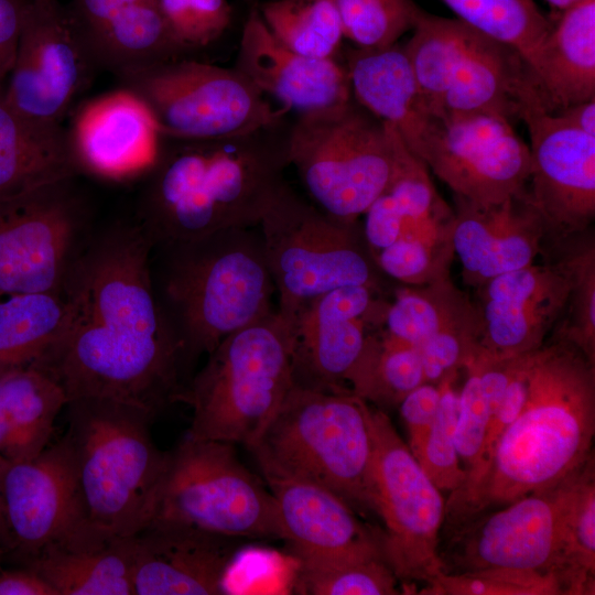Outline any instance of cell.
<instances>
[{
  "mask_svg": "<svg viewBox=\"0 0 595 595\" xmlns=\"http://www.w3.org/2000/svg\"><path fill=\"white\" fill-rule=\"evenodd\" d=\"M386 298L369 285L337 288L285 320L293 336L294 383L350 392L348 379L370 335L383 325Z\"/></svg>",
  "mask_w": 595,
  "mask_h": 595,
  "instance_id": "21",
  "label": "cell"
},
{
  "mask_svg": "<svg viewBox=\"0 0 595 595\" xmlns=\"http://www.w3.org/2000/svg\"><path fill=\"white\" fill-rule=\"evenodd\" d=\"M0 595H57L34 571H10L0 574Z\"/></svg>",
  "mask_w": 595,
  "mask_h": 595,
  "instance_id": "51",
  "label": "cell"
},
{
  "mask_svg": "<svg viewBox=\"0 0 595 595\" xmlns=\"http://www.w3.org/2000/svg\"><path fill=\"white\" fill-rule=\"evenodd\" d=\"M234 67L296 115L353 97L343 62L306 57L288 48L267 28L256 6L249 7Z\"/></svg>",
  "mask_w": 595,
  "mask_h": 595,
  "instance_id": "25",
  "label": "cell"
},
{
  "mask_svg": "<svg viewBox=\"0 0 595 595\" xmlns=\"http://www.w3.org/2000/svg\"><path fill=\"white\" fill-rule=\"evenodd\" d=\"M149 526L234 539H281L274 498L240 462L234 444L188 434L169 452Z\"/></svg>",
  "mask_w": 595,
  "mask_h": 595,
  "instance_id": "11",
  "label": "cell"
},
{
  "mask_svg": "<svg viewBox=\"0 0 595 595\" xmlns=\"http://www.w3.org/2000/svg\"><path fill=\"white\" fill-rule=\"evenodd\" d=\"M544 1L552 8V10L560 12L571 7L572 4H574L575 2L580 0H544Z\"/></svg>",
  "mask_w": 595,
  "mask_h": 595,
  "instance_id": "54",
  "label": "cell"
},
{
  "mask_svg": "<svg viewBox=\"0 0 595 595\" xmlns=\"http://www.w3.org/2000/svg\"><path fill=\"white\" fill-rule=\"evenodd\" d=\"M537 79L555 112L595 98V0H580L551 19Z\"/></svg>",
  "mask_w": 595,
  "mask_h": 595,
  "instance_id": "31",
  "label": "cell"
},
{
  "mask_svg": "<svg viewBox=\"0 0 595 595\" xmlns=\"http://www.w3.org/2000/svg\"><path fill=\"white\" fill-rule=\"evenodd\" d=\"M83 35L96 66L115 75L187 54L171 33L158 0L128 6Z\"/></svg>",
  "mask_w": 595,
  "mask_h": 595,
  "instance_id": "33",
  "label": "cell"
},
{
  "mask_svg": "<svg viewBox=\"0 0 595 595\" xmlns=\"http://www.w3.org/2000/svg\"><path fill=\"white\" fill-rule=\"evenodd\" d=\"M418 158L453 192L476 206L499 204L528 191L529 145L513 122L473 115L441 120Z\"/></svg>",
  "mask_w": 595,
  "mask_h": 595,
  "instance_id": "18",
  "label": "cell"
},
{
  "mask_svg": "<svg viewBox=\"0 0 595 595\" xmlns=\"http://www.w3.org/2000/svg\"><path fill=\"white\" fill-rule=\"evenodd\" d=\"M284 46L306 57L338 60L345 39L334 0H270L256 6Z\"/></svg>",
  "mask_w": 595,
  "mask_h": 595,
  "instance_id": "37",
  "label": "cell"
},
{
  "mask_svg": "<svg viewBox=\"0 0 595 595\" xmlns=\"http://www.w3.org/2000/svg\"><path fill=\"white\" fill-rule=\"evenodd\" d=\"M8 461L0 455V555L11 549V538L4 511L2 480Z\"/></svg>",
  "mask_w": 595,
  "mask_h": 595,
  "instance_id": "53",
  "label": "cell"
},
{
  "mask_svg": "<svg viewBox=\"0 0 595 595\" xmlns=\"http://www.w3.org/2000/svg\"><path fill=\"white\" fill-rule=\"evenodd\" d=\"M154 244L140 224L117 227L80 249L63 285V327L31 365L67 403L107 400L154 416L177 401L184 348L161 307L151 273Z\"/></svg>",
  "mask_w": 595,
  "mask_h": 595,
  "instance_id": "1",
  "label": "cell"
},
{
  "mask_svg": "<svg viewBox=\"0 0 595 595\" xmlns=\"http://www.w3.org/2000/svg\"><path fill=\"white\" fill-rule=\"evenodd\" d=\"M237 540L177 527H147L136 536L134 594H230L227 581L239 552Z\"/></svg>",
  "mask_w": 595,
  "mask_h": 595,
  "instance_id": "24",
  "label": "cell"
},
{
  "mask_svg": "<svg viewBox=\"0 0 595 595\" xmlns=\"http://www.w3.org/2000/svg\"><path fill=\"white\" fill-rule=\"evenodd\" d=\"M345 39L358 47H386L412 30L420 7L413 0H334Z\"/></svg>",
  "mask_w": 595,
  "mask_h": 595,
  "instance_id": "44",
  "label": "cell"
},
{
  "mask_svg": "<svg viewBox=\"0 0 595 595\" xmlns=\"http://www.w3.org/2000/svg\"><path fill=\"white\" fill-rule=\"evenodd\" d=\"M578 469L553 487L454 527L451 542L439 551L442 572L530 570L553 574L569 595L564 519Z\"/></svg>",
  "mask_w": 595,
  "mask_h": 595,
  "instance_id": "15",
  "label": "cell"
},
{
  "mask_svg": "<svg viewBox=\"0 0 595 595\" xmlns=\"http://www.w3.org/2000/svg\"><path fill=\"white\" fill-rule=\"evenodd\" d=\"M73 180L0 198V298L63 289L84 227Z\"/></svg>",
  "mask_w": 595,
  "mask_h": 595,
  "instance_id": "16",
  "label": "cell"
},
{
  "mask_svg": "<svg viewBox=\"0 0 595 595\" xmlns=\"http://www.w3.org/2000/svg\"><path fill=\"white\" fill-rule=\"evenodd\" d=\"M293 336L277 309L223 339L177 401L192 409L188 435L251 447L294 385Z\"/></svg>",
  "mask_w": 595,
  "mask_h": 595,
  "instance_id": "7",
  "label": "cell"
},
{
  "mask_svg": "<svg viewBox=\"0 0 595 595\" xmlns=\"http://www.w3.org/2000/svg\"><path fill=\"white\" fill-rule=\"evenodd\" d=\"M241 1L248 4L249 7H253V6H258L261 2L270 1V0H241Z\"/></svg>",
  "mask_w": 595,
  "mask_h": 595,
  "instance_id": "55",
  "label": "cell"
},
{
  "mask_svg": "<svg viewBox=\"0 0 595 595\" xmlns=\"http://www.w3.org/2000/svg\"><path fill=\"white\" fill-rule=\"evenodd\" d=\"M402 44L422 97L442 120L493 115L515 122L541 96L537 77L513 47L456 19L420 8Z\"/></svg>",
  "mask_w": 595,
  "mask_h": 595,
  "instance_id": "8",
  "label": "cell"
},
{
  "mask_svg": "<svg viewBox=\"0 0 595 595\" xmlns=\"http://www.w3.org/2000/svg\"><path fill=\"white\" fill-rule=\"evenodd\" d=\"M531 172L528 194L545 228V242L578 236L595 220V136L549 111L541 98L526 104Z\"/></svg>",
  "mask_w": 595,
  "mask_h": 595,
  "instance_id": "19",
  "label": "cell"
},
{
  "mask_svg": "<svg viewBox=\"0 0 595 595\" xmlns=\"http://www.w3.org/2000/svg\"><path fill=\"white\" fill-rule=\"evenodd\" d=\"M376 515L383 555L399 582L425 584L442 572L440 533L446 501L385 410L368 403Z\"/></svg>",
  "mask_w": 595,
  "mask_h": 595,
  "instance_id": "13",
  "label": "cell"
},
{
  "mask_svg": "<svg viewBox=\"0 0 595 595\" xmlns=\"http://www.w3.org/2000/svg\"><path fill=\"white\" fill-rule=\"evenodd\" d=\"M407 147L397 130L349 100L296 115L288 155L311 201L328 215L359 220L396 178Z\"/></svg>",
  "mask_w": 595,
  "mask_h": 595,
  "instance_id": "9",
  "label": "cell"
},
{
  "mask_svg": "<svg viewBox=\"0 0 595 595\" xmlns=\"http://www.w3.org/2000/svg\"><path fill=\"white\" fill-rule=\"evenodd\" d=\"M564 564L569 595L595 593L594 456L578 469L566 508Z\"/></svg>",
  "mask_w": 595,
  "mask_h": 595,
  "instance_id": "40",
  "label": "cell"
},
{
  "mask_svg": "<svg viewBox=\"0 0 595 595\" xmlns=\"http://www.w3.org/2000/svg\"><path fill=\"white\" fill-rule=\"evenodd\" d=\"M553 113L578 130L595 136V98L573 104Z\"/></svg>",
  "mask_w": 595,
  "mask_h": 595,
  "instance_id": "52",
  "label": "cell"
},
{
  "mask_svg": "<svg viewBox=\"0 0 595 595\" xmlns=\"http://www.w3.org/2000/svg\"><path fill=\"white\" fill-rule=\"evenodd\" d=\"M266 480L274 498L281 540L295 560L385 559L381 532L333 491L294 478Z\"/></svg>",
  "mask_w": 595,
  "mask_h": 595,
  "instance_id": "26",
  "label": "cell"
},
{
  "mask_svg": "<svg viewBox=\"0 0 595 595\" xmlns=\"http://www.w3.org/2000/svg\"><path fill=\"white\" fill-rule=\"evenodd\" d=\"M278 294V313L292 318L317 296L348 285L386 289L359 220L328 215L288 182L258 225Z\"/></svg>",
  "mask_w": 595,
  "mask_h": 595,
  "instance_id": "10",
  "label": "cell"
},
{
  "mask_svg": "<svg viewBox=\"0 0 595 595\" xmlns=\"http://www.w3.org/2000/svg\"><path fill=\"white\" fill-rule=\"evenodd\" d=\"M150 109L162 138L214 140L277 123L290 111L272 105L235 67L187 57L117 75Z\"/></svg>",
  "mask_w": 595,
  "mask_h": 595,
  "instance_id": "12",
  "label": "cell"
},
{
  "mask_svg": "<svg viewBox=\"0 0 595 595\" xmlns=\"http://www.w3.org/2000/svg\"><path fill=\"white\" fill-rule=\"evenodd\" d=\"M30 0H0V88L14 65Z\"/></svg>",
  "mask_w": 595,
  "mask_h": 595,
  "instance_id": "49",
  "label": "cell"
},
{
  "mask_svg": "<svg viewBox=\"0 0 595 595\" xmlns=\"http://www.w3.org/2000/svg\"><path fill=\"white\" fill-rule=\"evenodd\" d=\"M68 136L79 170L116 181L148 173L163 140L150 109L125 87L86 102Z\"/></svg>",
  "mask_w": 595,
  "mask_h": 595,
  "instance_id": "23",
  "label": "cell"
},
{
  "mask_svg": "<svg viewBox=\"0 0 595 595\" xmlns=\"http://www.w3.org/2000/svg\"><path fill=\"white\" fill-rule=\"evenodd\" d=\"M441 1L458 20L517 50L537 77L552 21L533 0Z\"/></svg>",
  "mask_w": 595,
  "mask_h": 595,
  "instance_id": "38",
  "label": "cell"
},
{
  "mask_svg": "<svg viewBox=\"0 0 595 595\" xmlns=\"http://www.w3.org/2000/svg\"><path fill=\"white\" fill-rule=\"evenodd\" d=\"M95 67L69 7L58 0L32 1L4 97L26 117L61 123Z\"/></svg>",
  "mask_w": 595,
  "mask_h": 595,
  "instance_id": "17",
  "label": "cell"
},
{
  "mask_svg": "<svg viewBox=\"0 0 595 595\" xmlns=\"http://www.w3.org/2000/svg\"><path fill=\"white\" fill-rule=\"evenodd\" d=\"M454 214V253L474 289L542 255L545 228L528 191L488 206L455 199Z\"/></svg>",
  "mask_w": 595,
  "mask_h": 595,
  "instance_id": "27",
  "label": "cell"
},
{
  "mask_svg": "<svg viewBox=\"0 0 595 595\" xmlns=\"http://www.w3.org/2000/svg\"><path fill=\"white\" fill-rule=\"evenodd\" d=\"M164 315L188 361L274 310V283L257 227L159 245Z\"/></svg>",
  "mask_w": 595,
  "mask_h": 595,
  "instance_id": "4",
  "label": "cell"
},
{
  "mask_svg": "<svg viewBox=\"0 0 595 595\" xmlns=\"http://www.w3.org/2000/svg\"><path fill=\"white\" fill-rule=\"evenodd\" d=\"M67 405L62 388L42 371L20 367L0 375V455L30 459L48 446L54 423Z\"/></svg>",
  "mask_w": 595,
  "mask_h": 595,
  "instance_id": "32",
  "label": "cell"
},
{
  "mask_svg": "<svg viewBox=\"0 0 595 595\" xmlns=\"http://www.w3.org/2000/svg\"><path fill=\"white\" fill-rule=\"evenodd\" d=\"M425 382L416 347L375 331L348 379L350 392L382 409L399 405L413 389Z\"/></svg>",
  "mask_w": 595,
  "mask_h": 595,
  "instance_id": "36",
  "label": "cell"
},
{
  "mask_svg": "<svg viewBox=\"0 0 595 595\" xmlns=\"http://www.w3.org/2000/svg\"><path fill=\"white\" fill-rule=\"evenodd\" d=\"M144 0H73L69 7L82 32L94 31L123 8Z\"/></svg>",
  "mask_w": 595,
  "mask_h": 595,
  "instance_id": "50",
  "label": "cell"
},
{
  "mask_svg": "<svg viewBox=\"0 0 595 595\" xmlns=\"http://www.w3.org/2000/svg\"><path fill=\"white\" fill-rule=\"evenodd\" d=\"M466 380L458 393L455 442L464 469L476 463L489 422L478 369L472 360L465 368Z\"/></svg>",
  "mask_w": 595,
  "mask_h": 595,
  "instance_id": "47",
  "label": "cell"
},
{
  "mask_svg": "<svg viewBox=\"0 0 595 595\" xmlns=\"http://www.w3.org/2000/svg\"><path fill=\"white\" fill-rule=\"evenodd\" d=\"M136 536H85L45 548L29 560L30 570L57 595H132Z\"/></svg>",
  "mask_w": 595,
  "mask_h": 595,
  "instance_id": "30",
  "label": "cell"
},
{
  "mask_svg": "<svg viewBox=\"0 0 595 595\" xmlns=\"http://www.w3.org/2000/svg\"><path fill=\"white\" fill-rule=\"evenodd\" d=\"M30 1H48V0H30Z\"/></svg>",
  "mask_w": 595,
  "mask_h": 595,
  "instance_id": "56",
  "label": "cell"
},
{
  "mask_svg": "<svg viewBox=\"0 0 595 595\" xmlns=\"http://www.w3.org/2000/svg\"><path fill=\"white\" fill-rule=\"evenodd\" d=\"M441 387L424 382L410 391L399 403L408 430V446L413 448L425 436L439 411Z\"/></svg>",
  "mask_w": 595,
  "mask_h": 595,
  "instance_id": "48",
  "label": "cell"
},
{
  "mask_svg": "<svg viewBox=\"0 0 595 595\" xmlns=\"http://www.w3.org/2000/svg\"><path fill=\"white\" fill-rule=\"evenodd\" d=\"M571 285L565 256L548 246L540 262L475 288L480 354L509 358L540 347L563 316Z\"/></svg>",
  "mask_w": 595,
  "mask_h": 595,
  "instance_id": "20",
  "label": "cell"
},
{
  "mask_svg": "<svg viewBox=\"0 0 595 595\" xmlns=\"http://www.w3.org/2000/svg\"><path fill=\"white\" fill-rule=\"evenodd\" d=\"M456 374L441 382V400L436 416L422 441L411 448L428 477L441 491L450 494L465 480L464 469L455 442L458 393L453 383Z\"/></svg>",
  "mask_w": 595,
  "mask_h": 595,
  "instance_id": "43",
  "label": "cell"
},
{
  "mask_svg": "<svg viewBox=\"0 0 595 595\" xmlns=\"http://www.w3.org/2000/svg\"><path fill=\"white\" fill-rule=\"evenodd\" d=\"M67 312L62 290L0 298V375L35 361L60 334Z\"/></svg>",
  "mask_w": 595,
  "mask_h": 595,
  "instance_id": "35",
  "label": "cell"
},
{
  "mask_svg": "<svg viewBox=\"0 0 595 595\" xmlns=\"http://www.w3.org/2000/svg\"><path fill=\"white\" fill-rule=\"evenodd\" d=\"M477 321L474 301L448 278L396 290L382 329L401 343L419 347L443 331Z\"/></svg>",
  "mask_w": 595,
  "mask_h": 595,
  "instance_id": "34",
  "label": "cell"
},
{
  "mask_svg": "<svg viewBox=\"0 0 595 595\" xmlns=\"http://www.w3.org/2000/svg\"><path fill=\"white\" fill-rule=\"evenodd\" d=\"M2 494L11 548L29 560L47 547L95 534L66 436L33 458L8 462Z\"/></svg>",
  "mask_w": 595,
  "mask_h": 595,
  "instance_id": "22",
  "label": "cell"
},
{
  "mask_svg": "<svg viewBox=\"0 0 595 595\" xmlns=\"http://www.w3.org/2000/svg\"><path fill=\"white\" fill-rule=\"evenodd\" d=\"M547 246H555L563 252L572 272L567 304L553 332L572 340L595 361L594 229Z\"/></svg>",
  "mask_w": 595,
  "mask_h": 595,
  "instance_id": "41",
  "label": "cell"
},
{
  "mask_svg": "<svg viewBox=\"0 0 595 595\" xmlns=\"http://www.w3.org/2000/svg\"><path fill=\"white\" fill-rule=\"evenodd\" d=\"M418 592L422 595H563L553 574L490 567L461 573L440 572Z\"/></svg>",
  "mask_w": 595,
  "mask_h": 595,
  "instance_id": "42",
  "label": "cell"
},
{
  "mask_svg": "<svg viewBox=\"0 0 595 595\" xmlns=\"http://www.w3.org/2000/svg\"><path fill=\"white\" fill-rule=\"evenodd\" d=\"M363 216L368 250L386 279L416 286L451 278L454 208L409 149L389 188Z\"/></svg>",
  "mask_w": 595,
  "mask_h": 595,
  "instance_id": "14",
  "label": "cell"
},
{
  "mask_svg": "<svg viewBox=\"0 0 595 595\" xmlns=\"http://www.w3.org/2000/svg\"><path fill=\"white\" fill-rule=\"evenodd\" d=\"M72 446L87 522L106 539L139 534L154 516L169 452L154 444L153 415L119 402L67 403Z\"/></svg>",
  "mask_w": 595,
  "mask_h": 595,
  "instance_id": "5",
  "label": "cell"
},
{
  "mask_svg": "<svg viewBox=\"0 0 595 595\" xmlns=\"http://www.w3.org/2000/svg\"><path fill=\"white\" fill-rule=\"evenodd\" d=\"M416 348L425 382L439 385L480 354L479 321L443 331Z\"/></svg>",
  "mask_w": 595,
  "mask_h": 595,
  "instance_id": "46",
  "label": "cell"
},
{
  "mask_svg": "<svg viewBox=\"0 0 595 595\" xmlns=\"http://www.w3.org/2000/svg\"><path fill=\"white\" fill-rule=\"evenodd\" d=\"M354 99L391 125L418 156L439 127L426 106L401 44L342 50Z\"/></svg>",
  "mask_w": 595,
  "mask_h": 595,
  "instance_id": "28",
  "label": "cell"
},
{
  "mask_svg": "<svg viewBox=\"0 0 595 595\" xmlns=\"http://www.w3.org/2000/svg\"><path fill=\"white\" fill-rule=\"evenodd\" d=\"M249 450L264 478L310 482L376 513L368 402L351 392L294 383Z\"/></svg>",
  "mask_w": 595,
  "mask_h": 595,
  "instance_id": "6",
  "label": "cell"
},
{
  "mask_svg": "<svg viewBox=\"0 0 595 595\" xmlns=\"http://www.w3.org/2000/svg\"><path fill=\"white\" fill-rule=\"evenodd\" d=\"M526 358L524 404L484 470L450 494L454 527L555 486L593 456L595 361L556 332Z\"/></svg>",
  "mask_w": 595,
  "mask_h": 595,
  "instance_id": "2",
  "label": "cell"
},
{
  "mask_svg": "<svg viewBox=\"0 0 595 595\" xmlns=\"http://www.w3.org/2000/svg\"><path fill=\"white\" fill-rule=\"evenodd\" d=\"M78 171L68 130L22 115L0 88V198L73 180Z\"/></svg>",
  "mask_w": 595,
  "mask_h": 595,
  "instance_id": "29",
  "label": "cell"
},
{
  "mask_svg": "<svg viewBox=\"0 0 595 595\" xmlns=\"http://www.w3.org/2000/svg\"><path fill=\"white\" fill-rule=\"evenodd\" d=\"M289 128L285 118L224 139L163 138L139 221L154 246L257 227L288 182Z\"/></svg>",
  "mask_w": 595,
  "mask_h": 595,
  "instance_id": "3",
  "label": "cell"
},
{
  "mask_svg": "<svg viewBox=\"0 0 595 595\" xmlns=\"http://www.w3.org/2000/svg\"><path fill=\"white\" fill-rule=\"evenodd\" d=\"M166 24L187 52L216 42L229 28L232 8L227 0H158Z\"/></svg>",
  "mask_w": 595,
  "mask_h": 595,
  "instance_id": "45",
  "label": "cell"
},
{
  "mask_svg": "<svg viewBox=\"0 0 595 595\" xmlns=\"http://www.w3.org/2000/svg\"><path fill=\"white\" fill-rule=\"evenodd\" d=\"M294 587L306 595H394L399 580L382 558L296 560Z\"/></svg>",
  "mask_w": 595,
  "mask_h": 595,
  "instance_id": "39",
  "label": "cell"
}]
</instances>
